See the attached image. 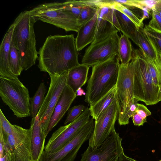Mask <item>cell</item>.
<instances>
[{"label":"cell","instance_id":"4dcf8cb0","mask_svg":"<svg viewBox=\"0 0 161 161\" xmlns=\"http://www.w3.org/2000/svg\"><path fill=\"white\" fill-rule=\"evenodd\" d=\"M110 7H113L114 9L121 12L130 19L136 25L138 29L143 28V23L137 15L132 11L121 4L115 3Z\"/></svg>","mask_w":161,"mask_h":161},{"label":"cell","instance_id":"277c9868","mask_svg":"<svg viewBox=\"0 0 161 161\" xmlns=\"http://www.w3.org/2000/svg\"><path fill=\"white\" fill-rule=\"evenodd\" d=\"M135 59L134 78V98L147 105L161 101L159 87L154 84L149 72L144 56L141 51L133 48Z\"/></svg>","mask_w":161,"mask_h":161},{"label":"cell","instance_id":"603a6c76","mask_svg":"<svg viewBox=\"0 0 161 161\" xmlns=\"http://www.w3.org/2000/svg\"><path fill=\"white\" fill-rule=\"evenodd\" d=\"M133 48L129 38L126 35H121L118 46V54L121 64L123 65L129 63L133 57Z\"/></svg>","mask_w":161,"mask_h":161},{"label":"cell","instance_id":"ab89813d","mask_svg":"<svg viewBox=\"0 0 161 161\" xmlns=\"http://www.w3.org/2000/svg\"><path fill=\"white\" fill-rule=\"evenodd\" d=\"M86 93L84 92V90L81 88H79L76 92L77 96H81L82 95H86Z\"/></svg>","mask_w":161,"mask_h":161},{"label":"cell","instance_id":"8d00e7d4","mask_svg":"<svg viewBox=\"0 0 161 161\" xmlns=\"http://www.w3.org/2000/svg\"><path fill=\"white\" fill-rule=\"evenodd\" d=\"M131 118L135 125H143L145 123L147 122V119L142 118L135 111Z\"/></svg>","mask_w":161,"mask_h":161},{"label":"cell","instance_id":"52a82bcc","mask_svg":"<svg viewBox=\"0 0 161 161\" xmlns=\"http://www.w3.org/2000/svg\"><path fill=\"white\" fill-rule=\"evenodd\" d=\"M13 126L12 132L8 135L3 134L0 130L5 153L13 161H32L31 128L25 129L16 125Z\"/></svg>","mask_w":161,"mask_h":161},{"label":"cell","instance_id":"ba28073f","mask_svg":"<svg viewBox=\"0 0 161 161\" xmlns=\"http://www.w3.org/2000/svg\"><path fill=\"white\" fill-rule=\"evenodd\" d=\"M68 72L60 75H49L50 82L48 90L37 115L46 137L49 121L55 108L67 85Z\"/></svg>","mask_w":161,"mask_h":161},{"label":"cell","instance_id":"4fadbf2b","mask_svg":"<svg viewBox=\"0 0 161 161\" xmlns=\"http://www.w3.org/2000/svg\"><path fill=\"white\" fill-rule=\"evenodd\" d=\"M122 140L114 128L99 147L92 150L88 147L80 161H118L124 151Z\"/></svg>","mask_w":161,"mask_h":161},{"label":"cell","instance_id":"60d3db41","mask_svg":"<svg viewBox=\"0 0 161 161\" xmlns=\"http://www.w3.org/2000/svg\"><path fill=\"white\" fill-rule=\"evenodd\" d=\"M154 8L161 10V0H157Z\"/></svg>","mask_w":161,"mask_h":161},{"label":"cell","instance_id":"3957f363","mask_svg":"<svg viewBox=\"0 0 161 161\" xmlns=\"http://www.w3.org/2000/svg\"><path fill=\"white\" fill-rule=\"evenodd\" d=\"M37 21L30 14V10H26L21 12L13 22V35L23 70H26L35 65L38 57L34 29V24Z\"/></svg>","mask_w":161,"mask_h":161},{"label":"cell","instance_id":"2e32d148","mask_svg":"<svg viewBox=\"0 0 161 161\" xmlns=\"http://www.w3.org/2000/svg\"><path fill=\"white\" fill-rule=\"evenodd\" d=\"M14 28L13 23L4 36L0 47V76L12 79L18 78L13 74L9 60L10 44Z\"/></svg>","mask_w":161,"mask_h":161},{"label":"cell","instance_id":"6da1fadb","mask_svg":"<svg viewBox=\"0 0 161 161\" xmlns=\"http://www.w3.org/2000/svg\"><path fill=\"white\" fill-rule=\"evenodd\" d=\"M73 34L48 36L40 49L38 66L49 75H60L80 64Z\"/></svg>","mask_w":161,"mask_h":161},{"label":"cell","instance_id":"9a60e30c","mask_svg":"<svg viewBox=\"0 0 161 161\" xmlns=\"http://www.w3.org/2000/svg\"><path fill=\"white\" fill-rule=\"evenodd\" d=\"M76 96V93L67 85L60 97L50 119L47 128V134L58 124L69 109Z\"/></svg>","mask_w":161,"mask_h":161},{"label":"cell","instance_id":"d4e9b609","mask_svg":"<svg viewBox=\"0 0 161 161\" xmlns=\"http://www.w3.org/2000/svg\"><path fill=\"white\" fill-rule=\"evenodd\" d=\"M9 64L13 74L18 77L23 70L20 57L13 34L9 51Z\"/></svg>","mask_w":161,"mask_h":161},{"label":"cell","instance_id":"8fae6325","mask_svg":"<svg viewBox=\"0 0 161 161\" xmlns=\"http://www.w3.org/2000/svg\"><path fill=\"white\" fill-rule=\"evenodd\" d=\"M90 112L88 108L77 119L64 126L60 127L52 134L44 150L51 153L61 148L70 142L89 121Z\"/></svg>","mask_w":161,"mask_h":161},{"label":"cell","instance_id":"f35d334b","mask_svg":"<svg viewBox=\"0 0 161 161\" xmlns=\"http://www.w3.org/2000/svg\"><path fill=\"white\" fill-rule=\"evenodd\" d=\"M118 161H136V160L126 156L122 152L119 158Z\"/></svg>","mask_w":161,"mask_h":161},{"label":"cell","instance_id":"ee69618b","mask_svg":"<svg viewBox=\"0 0 161 161\" xmlns=\"http://www.w3.org/2000/svg\"><path fill=\"white\" fill-rule=\"evenodd\" d=\"M159 161H161V159Z\"/></svg>","mask_w":161,"mask_h":161},{"label":"cell","instance_id":"b9f144b4","mask_svg":"<svg viewBox=\"0 0 161 161\" xmlns=\"http://www.w3.org/2000/svg\"><path fill=\"white\" fill-rule=\"evenodd\" d=\"M152 10H153L156 13L158 14L161 17V10L155 8H153Z\"/></svg>","mask_w":161,"mask_h":161},{"label":"cell","instance_id":"7c38bea8","mask_svg":"<svg viewBox=\"0 0 161 161\" xmlns=\"http://www.w3.org/2000/svg\"><path fill=\"white\" fill-rule=\"evenodd\" d=\"M118 32L100 42L91 44L85 51L81 64L92 67L118 55L120 37Z\"/></svg>","mask_w":161,"mask_h":161},{"label":"cell","instance_id":"484cf974","mask_svg":"<svg viewBox=\"0 0 161 161\" xmlns=\"http://www.w3.org/2000/svg\"><path fill=\"white\" fill-rule=\"evenodd\" d=\"M47 91L46 87L44 82L40 83L34 96L30 98V113L32 118L36 117L42 106Z\"/></svg>","mask_w":161,"mask_h":161},{"label":"cell","instance_id":"7bdbcfd3","mask_svg":"<svg viewBox=\"0 0 161 161\" xmlns=\"http://www.w3.org/2000/svg\"><path fill=\"white\" fill-rule=\"evenodd\" d=\"M159 87L160 92V93H161V85L159 86Z\"/></svg>","mask_w":161,"mask_h":161},{"label":"cell","instance_id":"cb8c5ba5","mask_svg":"<svg viewBox=\"0 0 161 161\" xmlns=\"http://www.w3.org/2000/svg\"><path fill=\"white\" fill-rule=\"evenodd\" d=\"M139 43L138 46L140 50L145 57L155 60L157 58V53L143 30V28L138 29Z\"/></svg>","mask_w":161,"mask_h":161},{"label":"cell","instance_id":"ac0fdd59","mask_svg":"<svg viewBox=\"0 0 161 161\" xmlns=\"http://www.w3.org/2000/svg\"><path fill=\"white\" fill-rule=\"evenodd\" d=\"M98 11L90 20L80 27L75 38L76 47L78 51L82 50L93 41L96 34Z\"/></svg>","mask_w":161,"mask_h":161},{"label":"cell","instance_id":"8992f818","mask_svg":"<svg viewBox=\"0 0 161 161\" xmlns=\"http://www.w3.org/2000/svg\"><path fill=\"white\" fill-rule=\"evenodd\" d=\"M30 14L36 19L54 25L66 31L77 32L80 27L77 19L58 2L40 4L30 10Z\"/></svg>","mask_w":161,"mask_h":161},{"label":"cell","instance_id":"5b68a950","mask_svg":"<svg viewBox=\"0 0 161 161\" xmlns=\"http://www.w3.org/2000/svg\"><path fill=\"white\" fill-rule=\"evenodd\" d=\"M0 96L17 118L31 116L29 91L18 78L0 76Z\"/></svg>","mask_w":161,"mask_h":161},{"label":"cell","instance_id":"7402d4cb","mask_svg":"<svg viewBox=\"0 0 161 161\" xmlns=\"http://www.w3.org/2000/svg\"><path fill=\"white\" fill-rule=\"evenodd\" d=\"M117 97L116 86L97 102L90 106L89 108L92 118L96 120L100 114L107 108Z\"/></svg>","mask_w":161,"mask_h":161},{"label":"cell","instance_id":"f1b7e54d","mask_svg":"<svg viewBox=\"0 0 161 161\" xmlns=\"http://www.w3.org/2000/svg\"><path fill=\"white\" fill-rule=\"evenodd\" d=\"M85 1L86 5L84 7L77 19V24L80 27L91 19L98 11L97 8L89 4L86 0Z\"/></svg>","mask_w":161,"mask_h":161},{"label":"cell","instance_id":"d590c367","mask_svg":"<svg viewBox=\"0 0 161 161\" xmlns=\"http://www.w3.org/2000/svg\"><path fill=\"white\" fill-rule=\"evenodd\" d=\"M135 112L142 118L147 119V117L151 114V112L143 104L137 103V107Z\"/></svg>","mask_w":161,"mask_h":161},{"label":"cell","instance_id":"d6986e66","mask_svg":"<svg viewBox=\"0 0 161 161\" xmlns=\"http://www.w3.org/2000/svg\"><path fill=\"white\" fill-rule=\"evenodd\" d=\"M90 67L82 64H80L68 71L67 85L76 94L77 90L87 82Z\"/></svg>","mask_w":161,"mask_h":161},{"label":"cell","instance_id":"7a4b0ae2","mask_svg":"<svg viewBox=\"0 0 161 161\" xmlns=\"http://www.w3.org/2000/svg\"><path fill=\"white\" fill-rule=\"evenodd\" d=\"M118 55L92 66L87 81L85 101L92 105L116 85L120 68Z\"/></svg>","mask_w":161,"mask_h":161},{"label":"cell","instance_id":"30bf717a","mask_svg":"<svg viewBox=\"0 0 161 161\" xmlns=\"http://www.w3.org/2000/svg\"><path fill=\"white\" fill-rule=\"evenodd\" d=\"M94 119L90 118L76 136L58 150L51 153L44 150L38 161H73L80 147L89 139L94 129Z\"/></svg>","mask_w":161,"mask_h":161},{"label":"cell","instance_id":"5bb4252c","mask_svg":"<svg viewBox=\"0 0 161 161\" xmlns=\"http://www.w3.org/2000/svg\"><path fill=\"white\" fill-rule=\"evenodd\" d=\"M135 59L133 53L130 61L125 65L120 64L116 85L117 95L120 104V109L125 108L133 98L134 78Z\"/></svg>","mask_w":161,"mask_h":161},{"label":"cell","instance_id":"4316f807","mask_svg":"<svg viewBox=\"0 0 161 161\" xmlns=\"http://www.w3.org/2000/svg\"><path fill=\"white\" fill-rule=\"evenodd\" d=\"M138 101L134 98L125 108L119 110L118 120L120 125H125L129 124L130 118L136 109Z\"/></svg>","mask_w":161,"mask_h":161},{"label":"cell","instance_id":"9c48e42d","mask_svg":"<svg viewBox=\"0 0 161 161\" xmlns=\"http://www.w3.org/2000/svg\"><path fill=\"white\" fill-rule=\"evenodd\" d=\"M120 108V104L117 97L95 120L94 129L89 139L88 147L92 150L99 147L115 128Z\"/></svg>","mask_w":161,"mask_h":161},{"label":"cell","instance_id":"44dd1931","mask_svg":"<svg viewBox=\"0 0 161 161\" xmlns=\"http://www.w3.org/2000/svg\"><path fill=\"white\" fill-rule=\"evenodd\" d=\"M98 14L96 34L94 39L91 43L92 44L100 42L118 31L111 23L104 18L98 12Z\"/></svg>","mask_w":161,"mask_h":161},{"label":"cell","instance_id":"74e56055","mask_svg":"<svg viewBox=\"0 0 161 161\" xmlns=\"http://www.w3.org/2000/svg\"><path fill=\"white\" fill-rule=\"evenodd\" d=\"M157 53V58L154 61L158 71L159 86L161 85V55Z\"/></svg>","mask_w":161,"mask_h":161},{"label":"cell","instance_id":"e0dca14e","mask_svg":"<svg viewBox=\"0 0 161 161\" xmlns=\"http://www.w3.org/2000/svg\"><path fill=\"white\" fill-rule=\"evenodd\" d=\"M30 128L31 130V147L32 161H38L44 150L46 137L42 130L37 115L32 118Z\"/></svg>","mask_w":161,"mask_h":161},{"label":"cell","instance_id":"83f0119b","mask_svg":"<svg viewBox=\"0 0 161 161\" xmlns=\"http://www.w3.org/2000/svg\"><path fill=\"white\" fill-rule=\"evenodd\" d=\"M143 30L157 53L161 55V32L146 25Z\"/></svg>","mask_w":161,"mask_h":161},{"label":"cell","instance_id":"1f68e13d","mask_svg":"<svg viewBox=\"0 0 161 161\" xmlns=\"http://www.w3.org/2000/svg\"><path fill=\"white\" fill-rule=\"evenodd\" d=\"M86 108L82 104L75 106L71 108L69 110L64 125H67L75 120L81 115Z\"/></svg>","mask_w":161,"mask_h":161},{"label":"cell","instance_id":"d6a6232c","mask_svg":"<svg viewBox=\"0 0 161 161\" xmlns=\"http://www.w3.org/2000/svg\"><path fill=\"white\" fill-rule=\"evenodd\" d=\"M144 57L147 64L149 72L152 80L155 85L156 86L159 87L158 73L154 60L149 59L145 56Z\"/></svg>","mask_w":161,"mask_h":161},{"label":"cell","instance_id":"e575fe53","mask_svg":"<svg viewBox=\"0 0 161 161\" xmlns=\"http://www.w3.org/2000/svg\"><path fill=\"white\" fill-rule=\"evenodd\" d=\"M152 10V18L148 25L152 28L161 32V17L153 10Z\"/></svg>","mask_w":161,"mask_h":161},{"label":"cell","instance_id":"836d02e7","mask_svg":"<svg viewBox=\"0 0 161 161\" xmlns=\"http://www.w3.org/2000/svg\"><path fill=\"white\" fill-rule=\"evenodd\" d=\"M13 128V125L8 121L0 109V130H2L3 134L8 135L12 132Z\"/></svg>","mask_w":161,"mask_h":161},{"label":"cell","instance_id":"f546056e","mask_svg":"<svg viewBox=\"0 0 161 161\" xmlns=\"http://www.w3.org/2000/svg\"><path fill=\"white\" fill-rule=\"evenodd\" d=\"M63 8L77 19L82 10L86 5L85 0H69L62 3Z\"/></svg>","mask_w":161,"mask_h":161},{"label":"cell","instance_id":"ffe728a7","mask_svg":"<svg viewBox=\"0 0 161 161\" xmlns=\"http://www.w3.org/2000/svg\"><path fill=\"white\" fill-rule=\"evenodd\" d=\"M114 11L121 28V31L138 46V29L136 25L121 12L115 9Z\"/></svg>","mask_w":161,"mask_h":161}]
</instances>
